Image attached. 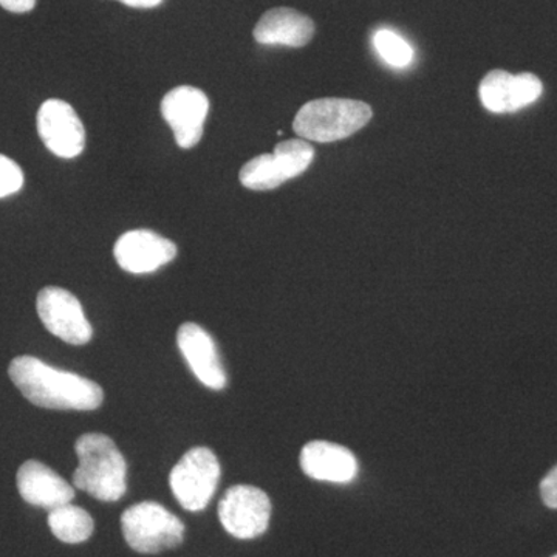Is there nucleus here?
Returning a JSON list of instances; mask_svg holds the SVG:
<instances>
[{"label": "nucleus", "instance_id": "nucleus-23", "mask_svg": "<svg viewBox=\"0 0 557 557\" xmlns=\"http://www.w3.org/2000/svg\"><path fill=\"white\" fill-rule=\"evenodd\" d=\"M553 557H557V555H556V556H553Z\"/></svg>", "mask_w": 557, "mask_h": 557}, {"label": "nucleus", "instance_id": "nucleus-14", "mask_svg": "<svg viewBox=\"0 0 557 557\" xmlns=\"http://www.w3.org/2000/svg\"><path fill=\"white\" fill-rule=\"evenodd\" d=\"M300 468L319 482L348 483L358 474L357 457L344 446L311 442L300 453Z\"/></svg>", "mask_w": 557, "mask_h": 557}, {"label": "nucleus", "instance_id": "nucleus-8", "mask_svg": "<svg viewBox=\"0 0 557 557\" xmlns=\"http://www.w3.org/2000/svg\"><path fill=\"white\" fill-rule=\"evenodd\" d=\"M38 134L46 148L60 159H76L86 148L83 121L75 109L62 100H49L40 106Z\"/></svg>", "mask_w": 557, "mask_h": 557}, {"label": "nucleus", "instance_id": "nucleus-4", "mask_svg": "<svg viewBox=\"0 0 557 557\" xmlns=\"http://www.w3.org/2000/svg\"><path fill=\"white\" fill-rule=\"evenodd\" d=\"M121 530L129 547L141 555L177 548L185 539V523L157 502L127 508L121 516Z\"/></svg>", "mask_w": 557, "mask_h": 557}, {"label": "nucleus", "instance_id": "nucleus-13", "mask_svg": "<svg viewBox=\"0 0 557 557\" xmlns=\"http://www.w3.org/2000/svg\"><path fill=\"white\" fill-rule=\"evenodd\" d=\"M17 490L27 504L49 511L72 504L75 498V490L67 480L36 460L25 461L17 471Z\"/></svg>", "mask_w": 557, "mask_h": 557}, {"label": "nucleus", "instance_id": "nucleus-21", "mask_svg": "<svg viewBox=\"0 0 557 557\" xmlns=\"http://www.w3.org/2000/svg\"><path fill=\"white\" fill-rule=\"evenodd\" d=\"M38 0H0V7L11 13H28L36 7Z\"/></svg>", "mask_w": 557, "mask_h": 557}, {"label": "nucleus", "instance_id": "nucleus-3", "mask_svg": "<svg viewBox=\"0 0 557 557\" xmlns=\"http://www.w3.org/2000/svg\"><path fill=\"white\" fill-rule=\"evenodd\" d=\"M372 116V108L366 102L322 98L307 102L299 110L293 131L309 141L333 143L362 129Z\"/></svg>", "mask_w": 557, "mask_h": 557}, {"label": "nucleus", "instance_id": "nucleus-7", "mask_svg": "<svg viewBox=\"0 0 557 557\" xmlns=\"http://www.w3.org/2000/svg\"><path fill=\"white\" fill-rule=\"evenodd\" d=\"M36 307H38L44 327L49 330L51 335L72 346H84L90 343L94 329L87 321L78 298L67 289L60 287L40 289Z\"/></svg>", "mask_w": 557, "mask_h": 557}, {"label": "nucleus", "instance_id": "nucleus-12", "mask_svg": "<svg viewBox=\"0 0 557 557\" xmlns=\"http://www.w3.org/2000/svg\"><path fill=\"white\" fill-rule=\"evenodd\" d=\"M177 344L189 369L203 386L211 391H223L226 387L228 380L218 346L207 330L196 322H185L178 329Z\"/></svg>", "mask_w": 557, "mask_h": 557}, {"label": "nucleus", "instance_id": "nucleus-20", "mask_svg": "<svg viewBox=\"0 0 557 557\" xmlns=\"http://www.w3.org/2000/svg\"><path fill=\"white\" fill-rule=\"evenodd\" d=\"M541 496L548 508L557 509V465L542 480Z\"/></svg>", "mask_w": 557, "mask_h": 557}, {"label": "nucleus", "instance_id": "nucleus-6", "mask_svg": "<svg viewBox=\"0 0 557 557\" xmlns=\"http://www.w3.org/2000/svg\"><path fill=\"white\" fill-rule=\"evenodd\" d=\"M219 519L231 536L242 541L262 536L270 525V497L251 485L230 487L220 500Z\"/></svg>", "mask_w": 557, "mask_h": 557}, {"label": "nucleus", "instance_id": "nucleus-17", "mask_svg": "<svg viewBox=\"0 0 557 557\" xmlns=\"http://www.w3.org/2000/svg\"><path fill=\"white\" fill-rule=\"evenodd\" d=\"M51 533L64 544H81L90 539L94 533V519L86 509L76 505H62L49 512Z\"/></svg>", "mask_w": 557, "mask_h": 557}, {"label": "nucleus", "instance_id": "nucleus-9", "mask_svg": "<svg viewBox=\"0 0 557 557\" xmlns=\"http://www.w3.org/2000/svg\"><path fill=\"white\" fill-rule=\"evenodd\" d=\"M208 113V97L196 87H175L161 101V116L170 124L182 149L199 145Z\"/></svg>", "mask_w": 557, "mask_h": 557}, {"label": "nucleus", "instance_id": "nucleus-22", "mask_svg": "<svg viewBox=\"0 0 557 557\" xmlns=\"http://www.w3.org/2000/svg\"><path fill=\"white\" fill-rule=\"evenodd\" d=\"M120 2L132 9H156L163 3V0H120Z\"/></svg>", "mask_w": 557, "mask_h": 557}, {"label": "nucleus", "instance_id": "nucleus-15", "mask_svg": "<svg viewBox=\"0 0 557 557\" xmlns=\"http://www.w3.org/2000/svg\"><path fill=\"white\" fill-rule=\"evenodd\" d=\"M314 35L310 17L293 9L267 11L255 28V39L262 46H284L299 49L307 46Z\"/></svg>", "mask_w": 557, "mask_h": 557}, {"label": "nucleus", "instance_id": "nucleus-5", "mask_svg": "<svg viewBox=\"0 0 557 557\" xmlns=\"http://www.w3.org/2000/svg\"><path fill=\"white\" fill-rule=\"evenodd\" d=\"M220 475L222 469L215 454L205 446H197L189 449L172 468V494L186 511H203L218 491Z\"/></svg>", "mask_w": 557, "mask_h": 557}, {"label": "nucleus", "instance_id": "nucleus-2", "mask_svg": "<svg viewBox=\"0 0 557 557\" xmlns=\"http://www.w3.org/2000/svg\"><path fill=\"white\" fill-rule=\"evenodd\" d=\"M75 450L79 465L73 485L101 502H116L126 494V460L112 438L97 432L84 434Z\"/></svg>", "mask_w": 557, "mask_h": 557}, {"label": "nucleus", "instance_id": "nucleus-10", "mask_svg": "<svg viewBox=\"0 0 557 557\" xmlns=\"http://www.w3.org/2000/svg\"><path fill=\"white\" fill-rule=\"evenodd\" d=\"M544 86L533 73L511 75L493 70L480 83V101L490 112L512 113L525 109L541 98Z\"/></svg>", "mask_w": 557, "mask_h": 557}, {"label": "nucleus", "instance_id": "nucleus-16", "mask_svg": "<svg viewBox=\"0 0 557 557\" xmlns=\"http://www.w3.org/2000/svg\"><path fill=\"white\" fill-rule=\"evenodd\" d=\"M245 188L271 190L292 180L287 164L276 153H263L244 164L239 174Z\"/></svg>", "mask_w": 557, "mask_h": 557}, {"label": "nucleus", "instance_id": "nucleus-19", "mask_svg": "<svg viewBox=\"0 0 557 557\" xmlns=\"http://www.w3.org/2000/svg\"><path fill=\"white\" fill-rule=\"evenodd\" d=\"M24 186V172L16 161L0 156V199L20 193Z\"/></svg>", "mask_w": 557, "mask_h": 557}, {"label": "nucleus", "instance_id": "nucleus-18", "mask_svg": "<svg viewBox=\"0 0 557 557\" xmlns=\"http://www.w3.org/2000/svg\"><path fill=\"white\" fill-rule=\"evenodd\" d=\"M373 46L380 57L392 67H408L413 60V50L408 40L387 28H381L373 35Z\"/></svg>", "mask_w": 557, "mask_h": 557}, {"label": "nucleus", "instance_id": "nucleus-1", "mask_svg": "<svg viewBox=\"0 0 557 557\" xmlns=\"http://www.w3.org/2000/svg\"><path fill=\"white\" fill-rule=\"evenodd\" d=\"M9 375L32 405L54 410H95L104 401V392L95 381L51 368L35 357L11 361Z\"/></svg>", "mask_w": 557, "mask_h": 557}, {"label": "nucleus", "instance_id": "nucleus-11", "mask_svg": "<svg viewBox=\"0 0 557 557\" xmlns=\"http://www.w3.org/2000/svg\"><path fill=\"white\" fill-rule=\"evenodd\" d=\"M113 256L127 273L149 274L172 262L177 256V247L153 231L134 230L116 240Z\"/></svg>", "mask_w": 557, "mask_h": 557}]
</instances>
